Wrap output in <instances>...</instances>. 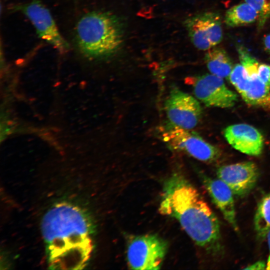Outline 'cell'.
Listing matches in <instances>:
<instances>
[{"label": "cell", "mask_w": 270, "mask_h": 270, "mask_svg": "<svg viewBox=\"0 0 270 270\" xmlns=\"http://www.w3.org/2000/svg\"><path fill=\"white\" fill-rule=\"evenodd\" d=\"M50 268L81 270L92 250V224L81 208L66 202L53 206L41 224Z\"/></svg>", "instance_id": "obj_1"}, {"label": "cell", "mask_w": 270, "mask_h": 270, "mask_svg": "<svg viewBox=\"0 0 270 270\" xmlns=\"http://www.w3.org/2000/svg\"><path fill=\"white\" fill-rule=\"evenodd\" d=\"M159 211L177 220L188 236L212 256L223 252L220 222L196 188L175 173L164 182Z\"/></svg>", "instance_id": "obj_2"}, {"label": "cell", "mask_w": 270, "mask_h": 270, "mask_svg": "<svg viewBox=\"0 0 270 270\" xmlns=\"http://www.w3.org/2000/svg\"><path fill=\"white\" fill-rule=\"evenodd\" d=\"M75 40L78 49L86 58L104 59L112 56L121 46L122 24L118 17L110 12L92 11L78 21Z\"/></svg>", "instance_id": "obj_3"}, {"label": "cell", "mask_w": 270, "mask_h": 270, "mask_svg": "<svg viewBox=\"0 0 270 270\" xmlns=\"http://www.w3.org/2000/svg\"><path fill=\"white\" fill-rule=\"evenodd\" d=\"M162 138L172 150L184 152L202 162H212L221 156L218 148L206 142L196 132L170 122L164 128Z\"/></svg>", "instance_id": "obj_4"}, {"label": "cell", "mask_w": 270, "mask_h": 270, "mask_svg": "<svg viewBox=\"0 0 270 270\" xmlns=\"http://www.w3.org/2000/svg\"><path fill=\"white\" fill-rule=\"evenodd\" d=\"M167 250V242L156 235L132 236L126 250L128 266L132 270H159Z\"/></svg>", "instance_id": "obj_5"}, {"label": "cell", "mask_w": 270, "mask_h": 270, "mask_svg": "<svg viewBox=\"0 0 270 270\" xmlns=\"http://www.w3.org/2000/svg\"><path fill=\"white\" fill-rule=\"evenodd\" d=\"M13 10L24 14L34 27L38 36L56 50L64 52L70 50L69 44L60 32L51 13L40 0H32L14 6Z\"/></svg>", "instance_id": "obj_6"}, {"label": "cell", "mask_w": 270, "mask_h": 270, "mask_svg": "<svg viewBox=\"0 0 270 270\" xmlns=\"http://www.w3.org/2000/svg\"><path fill=\"white\" fill-rule=\"evenodd\" d=\"M186 82L192 86L195 96L207 106L229 108L238 96L228 89L222 78L213 74L192 76Z\"/></svg>", "instance_id": "obj_7"}, {"label": "cell", "mask_w": 270, "mask_h": 270, "mask_svg": "<svg viewBox=\"0 0 270 270\" xmlns=\"http://www.w3.org/2000/svg\"><path fill=\"white\" fill-rule=\"evenodd\" d=\"M184 24L191 42L198 50H208L222 39L221 19L216 12L196 14L186 18Z\"/></svg>", "instance_id": "obj_8"}, {"label": "cell", "mask_w": 270, "mask_h": 270, "mask_svg": "<svg viewBox=\"0 0 270 270\" xmlns=\"http://www.w3.org/2000/svg\"><path fill=\"white\" fill-rule=\"evenodd\" d=\"M165 110L170 123L186 130L195 128L202 115L198 102L176 88L171 90L165 102Z\"/></svg>", "instance_id": "obj_9"}, {"label": "cell", "mask_w": 270, "mask_h": 270, "mask_svg": "<svg viewBox=\"0 0 270 270\" xmlns=\"http://www.w3.org/2000/svg\"><path fill=\"white\" fill-rule=\"evenodd\" d=\"M240 60L248 76V82L240 95L249 105L270 110V88L260 79L258 70L260 63L242 46L237 48Z\"/></svg>", "instance_id": "obj_10"}, {"label": "cell", "mask_w": 270, "mask_h": 270, "mask_svg": "<svg viewBox=\"0 0 270 270\" xmlns=\"http://www.w3.org/2000/svg\"><path fill=\"white\" fill-rule=\"evenodd\" d=\"M218 178L224 182L234 194L244 197L254 188L259 176V170L252 162L222 166L216 170Z\"/></svg>", "instance_id": "obj_11"}, {"label": "cell", "mask_w": 270, "mask_h": 270, "mask_svg": "<svg viewBox=\"0 0 270 270\" xmlns=\"http://www.w3.org/2000/svg\"><path fill=\"white\" fill-rule=\"evenodd\" d=\"M224 136L234 149L252 156H258L264 148V137L254 127L245 124L230 125L224 130Z\"/></svg>", "instance_id": "obj_12"}, {"label": "cell", "mask_w": 270, "mask_h": 270, "mask_svg": "<svg viewBox=\"0 0 270 270\" xmlns=\"http://www.w3.org/2000/svg\"><path fill=\"white\" fill-rule=\"evenodd\" d=\"M200 174L204 186L212 202L234 230L238 231L234 194L230 188L218 178H212L203 174Z\"/></svg>", "instance_id": "obj_13"}, {"label": "cell", "mask_w": 270, "mask_h": 270, "mask_svg": "<svg viewBox=\"0 0 270 270\" xmlns=\"http://www.w3.org/2000/svg\"><path fill=\"white\" fill-rule=\"evenodd\" d=\"M204 60L210 73L222 78H228L234 68L231 59L221 48L214 46L208 50Z\"/></svg>", "instance_id": "obj_14"}, {"label": "cell", "mask_w": 270, "mask_h": 270, "mask_svg": "<svg viewBox=\"0 0 270 270\" xmlns=\"http://www.w3.org/2000/svg\"><path fill=\"white\" fill-rule=\"evenodd\" d=\"M256 10L246 2L240 3L229 8L226 12L224 22L230 27L245 26L258 20Z\"/></svg>", "instance_id": "obj_15"}, {"label": "cell", "mask_w": 270, "mask_h": 270, "mask_svg": "<svg viewBox=\"0 0 270 270\" xmlns=\"http://www.w3.org/2000/svg\"><path fill=\"white\" fill-rule=\"evenodd\" d=\"M254 228L260 240L266 238L270 231V192L260 201L254 216Z\"/></svg>", "instance_id": "obj_16"}, {"label": "cell", "mask_w": 270, "mask_h": 270, "mask_svg": "<svg viewBox=\"0 0 270 270\" xmlns=\"http://www.w3.org/2000/svg\"><path fill=\"white\" fill-rule=\"evenodd\" d=\"M228 79L240 94L245 90L249 80L244 67L242 64H238L233 68Z\"/></svg>", "instance_id": "obj_17"}, {"label": "cell", "mask_w": 270, "mask_h": 270, "mask_svg": "<svg viewBox=\"0 0 270 270\" xmlns=\"http://www.w3.org/2000/svg\"><path fill=\"white\" fill-rule=\"evenodd\" d=\"M245 2L257 12L258 27L262 28L270 17V0H245Z\"/></svg>", "instance_id": "obj_18"}, {"label": "cell", "mask_w": 270, "mask_h": 270, "mask_svg": "<svg viewBox=\"0 0 270 270\" xmlns=\"http://www.w3.org/2000/svg\"><path fill=\"white\" fill-rule=\"evenodd\" d=\"M258 74L261 81L270 88V66L265 64H260Z\"/></svg>", "instance_id": "obj_19"}, {"label": "cell", "mask_w": 270, "mask_h": 270, "mask_svg": "<svg viewBox=\"0 0 270 270\" xmlns=\"http://www.w3.org/2000/svg\"><path fill=\"white\" fill-rule=\"evenodd\" d=\"M266 263L262 260L258 261L254 264L248 266L244 269L248 270H264L266 269Z\"/></svg>", "instance_id": "obj_20"}, {"label": "cell", "mask_w": 270, "mask_h": 270, "mask_svg": "<svg viewBox=\"0 0 270 270\" xmlns=\"http://www.w3.org/2000/svg\"><path fill=\"white\" fill-rule=\"evenodd\" d=\"M264 42L266 50L268 52L270 53V34L265 37Z\"/></svg>", "instance_id": "obj_21"}, {"label": "cell", "mask_w": 270, "mask_h": 270, "mask_svg": "<svg viewBox=\"0 0 270 270\" xmlns=\"http://www.w3.org/2000/svg\"><path fill=\"white\" fill-rule=\"evenodd\" d=\"M267 240H268V248H269V256L266 262V270H270V231L268 232L267 236Z\"/></svg>", "instance_id": "obj_22"}]
</instances>
